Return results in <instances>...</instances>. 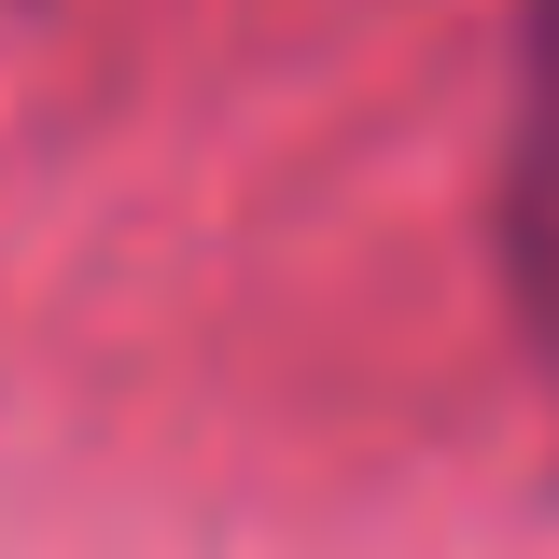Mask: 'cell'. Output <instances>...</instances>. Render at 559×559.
Segmentation results:
<instances>
[{
  "label": "cell",
  "instance_id": "obj_1",
  "mask_svg": "<svg viewBox=\"0 0 559 559\" xmlns=\"http://www.w3.org/2000/svg\"><path fill=\"white\" fill-rule=\"evenodd\" d=\"M503 266L532 308V349L559 378V0H532V70H518V168H503Z\"/></svg>",
  "mask_w": 559,
  "mask_h": 559
}]
</instances>
